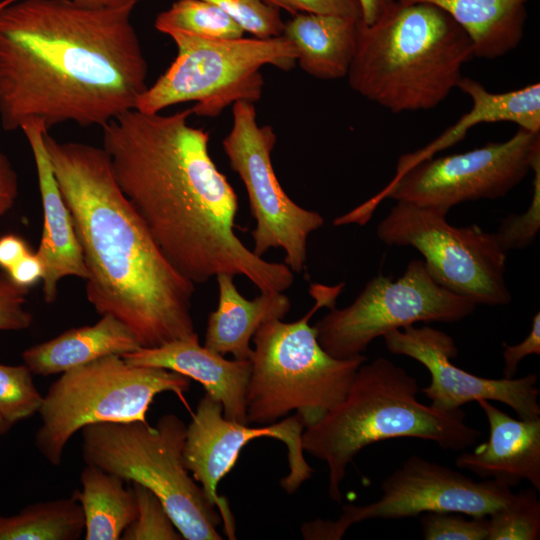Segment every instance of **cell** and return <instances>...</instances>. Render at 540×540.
Listing matches in <instances>:
<instances>
[{"instance_id":"cell-1","label":"cell","mask_w":540,"mask_h":540,"mask_svg":"<svg viewBox=\"0 0 540 540\" xmlns=\"http://www.w3.org/2000/svg\"><path fill=\"white\" fill-rule=\"evenodd\" d=\"M170 115L128 110L102 126L113 176L173 267L192 283L244 276L284 292L294 273L254 254L235 233L238 196L209 153V133Z\"/></svg>"},{"instance_id":"cell-2","label":"cell","mask_w":540,"mask_h":540,"mask_svg":"<svg viewBox=\"0 0 540 540\" xmlns=\"http://www.w3.org/2000/svg\"><path fill=\"white\" fill-rule=\"evenodd\" d=\"M137 3L89 8L72 0L0 6V126L38 120L104 126L135 109L148 64L131 16Z\"/></svg>"},{"instance_id":"cell-3","label":"cell","mask_w":540,"mask_h":540,"mask_svg":"<svg viewBox=\"0 0 540 540\" xmlns=\"http://www.w3.org/2000/svg\"><path fill=\"white\" fill-rule=\"evenodd\" d=\"M84 263L86 298L99 315L123 322L143 348L196 334L195 284L165 257L120 190L102 147L44 133Z\"/></svg>"},{"instance_id":"cell-4","label":"cell","mask_w":540,"mask_h":540,"mask_svg":"<svg viewBox=\"0 0 540 540\" xmlns=\"http://www.w3.org/2000/svg\"><path fill=\"white\" fill-rule=\"evenodd\" d=\"M472 58L471 40L445 11L396 0L374 23H361L347 78L390 112L431 110L457 88Z\"/></svg>"},{"instance_id":"cell-5","label":"cell","mask_w":540,"mask_h":540,"mask_svg":"<svg viewBox=\"0 0 540 540\" xmlns=\"http://www.w3.org/2000/svg\"><path fill=\"white\" fill-rule=\"evenodd\" d=\"M418 381L385 358L358 368L344 399L302 434L304 452L325 461L329 497L341 502L346 468L366 446L393 438L436 442L446 450L472 446L481 432L468 425L460 408L443 410L421 403Z\"/></svg>"},{"instance_id":"cell-6","label":"cell","mask_w":540,"mask_h":540,"mask_svg":"<svg viewBox=\"0 0 540 540\" xmlns=\"http://www.w3.org/2000/svg\"><path fill=\"white\" fill-rule=\"evenodd\" d=\"M345 287L312 283L313 307L295 322L270 319L253 336L254 349L246 393L249 424L269 425L295 411L305 427L323 418L346 396L363 354L339 359L320 345L312 316L335 307Z\"/></svg>"},{"instance_id":"cell-7","label":"cell","mask_w":540,"mask_h":540,"mask_svg":"<svg viewBox=\"0 0 540 540\" xmlns=\"http://www.w3.org/2000/svg\"><path fill=\"white\" fill-rule=\"evenodd\" d=\"M85 464L126 482L138 483L161 501L185 540H221V516L185 466L187 425L164 414L150 426L143 421H108L81 430Z\"/></svg>"},{"instance_id":"cell-8","label":"cell","mask_w":540,"mask_h":540,"mask_svg":"<svg viewBox=\"0 0 540 540\" xmlns=\"http://www.w3.org/2000/svg\"><path fill=\"white\" fill-rule=\"evenodd\" d=\"M190 379L175 371L137 366L109 355L61 374L39 409L34 444L52 466L62 464L70 439L83 427L108 421H143L156 395L176 394L186 404Z\"/></svg>"},{"instance_id":"cell-9","label":"cell","mask_w":540,"mask_h":540,"mask_svg":"<svg viewBox=\"0 0 540 540\" xmlns=\"http://www.w3.org/2000/svg\"><path fill=\"white\" fill-rule=\"evenodd\" d=\"M169 36L177 46V56L138 98L135 109L140 112L160 113L169 106L194 101L192 114L217 117L236 101L254 103L261 98L263 66L289 71L297 64L296 50L283 35L228 40L184 33Z\"/></svg>"},{"instance_id":"cell-10","label":"cell","mask_w":540,"mask_h":540,"mask_svg":"<svg viewBox=\"0 0 540 540\" xmlns=\"http://www.w3.org/2000/svg\"><path fill=\"white\" fill-rule=\"evenodd\" d=\"M540 157V133L518 128L504 142L429 158L394 176L376 196L340 217L343 224H365L384 198L448 212L467 201L507 195L532 171Z\"/></svg>"},{"instance_id":"cell-11","label":"cell","mask_w":540,"mask_h":540,"mask_svg":"<svg viewBox=\"0 0 540 540\" xmlns=\"http://www.w3.org/2000/svg\"><path fill=\"white\" fill-rule=\"evenodd\" d=\"M446 211L397 201L376 229L388 246L418 250L433 278L476 305H506L511 294L505 280L507 252L495 233L478 225L455 227Z\"/></svg>"},{"instance_id":"cell-12","label":"cell","mask_w":540,"mask_h":540,"mask_svg":"<svg viewBox=\"0 0 540 540\" xmlns=\"http://www.w3.org/2000/svg\"><path fill=\"white\" fill-rule=\"evenodd\" d=\"M476 304L439 284L423 260H412L396 280L370 279L355 300L333 307L314 325L322 348L339 359L361 355L370 343L392 330L417 322H457Z\"/></svg>"},{"instance_id":"cell-13","label":"cell","mask_w":540,"mask_h":540,"mask_svg":"<svg viewBox=\"0 0 540 540\" xmlns=\"http://www.w3.org/2000/svg\"><path fill=\"white\" fill-rule=\"evenodd\" d=\"M232 108V127L222 147L245 186L256 221L252 251L262 257L270 249H282L283 263L293 273H302L308 238L325 220L320 213L296 204L282 188L271 157L277 136L270 125L258 124L254 103L239 100Z\"/></svg>"},{"instance_id":"cell-14","label":"cell","mask_w":540,"mask_h":540,"mask_svg":"<svg viewBox=\"0 0 540 540\" xmlns=\"http://www.w3.org/2000/svg\"><path fill=\"white\" fill-rule=\"evenodd\" d=\"M381 497L366 505H344L338 519H316L301 527L304 539L339 540L349 527L370 519L396 520L424 513L488 516L514 495L491 479L474 481L451 468L419 456L409 457L381 484Z\"/></svg>"},{"instance_id":"cell-15","label":"cell","mask_w":540,"mask_h":540,"mask_svg":"<svg viewBox=\"0 0 540 540\" xmlns=\"http://www.w3.org/2000/svg\"><path fill=\"white\" fill-rule=\"evenodd\" d=\"M304 429L297 414L273 424L250 426L225 418L221 403L209 394L205 393L199 400L187 425L185 466L201 484L209 502L218 508L229 539H236L235 520L226 498L217 493L218 483L235 466L243 447L256 438L269 437L281 441L287 448L289 473L280 484L287 493L293 494L314 472L304 457Z\"/></svg>"},{"instance_id":"cell-16","label":"cell","mask_w":540,"mask_h":540,"mask_svg":"<svg viewBox=\"0 0 540 540\" xmlns=\"http://www.w3.org/2000/svg\"><path fill=\"white\" fill-rule=\"evenodd\" d=\"M389 352L410 357L427 368L430 384L422 389L431 405L443 410L460 409L464 404L493 400L512 408L519 419L540 418L538 376L491 379L471 374L451 362L458 349L454 339L430 326H405L383 336Z\"/></svg>"},{"instance_id":"cell-17","label":"cell","mask_w":540,"mask_h":540,"mask_svg":"<svg viewBox=\"0 0 540 540\" xmlns=\"http://www.w3.org/2000/svg\"><path fill=\"white\" fill-rule=\"evenodd\" d=\"M20 129L30 145L37 170L44 219L40 244L35 253L45 269L42 279L44 300L53 303L63 278L74 276L86 280L88 271L71 213L60 192L44 144L47 131L38 120H29Z\"/></svg>"},{"instance_id":"cell-18","label":"cell","mask_w":540,"mask_h":540,"mask_svg":"<svg viewBox=\"0 0 540 540\" xmlns=\"http://www.w3.org/2000/svg\"><path fill=\"white\" fill-rule=\"evenodd\" d=\"M132 365L163 368L193 379L219 401L225 418L249 424L246 393L251 373L250 360H228L200 345L198 334L157 347L139 348L122 356Z\"/></svg>"},{"instance_id":"cell-19","label":"cell","mask_w":540,"mask_h":540,"mask_svg":"<svg viewBox=\"0 0 540 540\" xmlns=\"http://www.w3.org/2000/svg\"><path fill=\"white\" fill-rule=\"evenodd\" d=\"M477 403L486 415L489 438L473 451L460 454L456 466L509 488L527 480L539 492L540 418L517 420L488 400Z\"/></svg>"},{"instance_id":"cell-20","label":"cell","mask_w":540,"mask_h":540,"mask_svg":"<svg viewBox=\"0 0 540 540\" xmlns=\"http://www.w3.org/2000/svg\"><path fill=\"white\" fill-rule=\"evenodd\" d=\"M472 102L470 110L432 142L399 157L395 176L458 143L479 124L511 122L530 132L540 133V83L503 93L489 92L480 82L462 77L457 86Z\"/></svg>"},{"instance_id":"cell-21","label":"cell","mask_w":540,"mask_h":540,"mask_svg":"<svg viewBox=\"0 0 540 540\" xmlns=\"http://www.w3.org/2000/svg\"><path fill=\"white\" fill-rule=\"evenodd\" d=\"M218 305L207 320L204 346L234 359L250 360V341L257 329L270 319H283L291 301L283 292L261 293L254 299L245 298L234 283V276L219 274Z\"/></svg>"},{"instance_id":"cell-22","label":"cell","mask_w":540,"mask_h":540,"mask_svg":"<svg viewBox=\"0 0 540 540\" xmlns=\"http://www.w3.org/2000/svg\"><path fill=\"white\" fill-rule=\"evenodd\" d=\"M362 20L318 13H298L284 22L282 35L294 46L297 64L312 77H347Z\"/></svg>"},{"instance_id":"cell-23","label":"cell","mask_w":540,"mask_h":540,"mask_svg":"<svg viewBox=\"0 0 540 540\" xmlns=\"http://www.w3.org/2000/svg\"><path fill=\"white\" fill-rule=\"evenodd\" d=\"M141 348L133 332L116 317L102 315L93 325L69 329L22 353L33 374H62L109 355L123 356Z\"/></svg>"},{"instance_id":"cell-24","label":"cell","mask_w":540,"mask_h":540,"mask_svg":"<svg viewBox=\"0 0 540 540\" xmlns=\"http://www.w3.org/2000/svg\"><path fill=\"white\" fill-rule=\"evenodd\" d=\"M433 4L468 35L474 57L495 59L519 46L530 0H398Z\"/></svg>"},{"instance_id":"cell-25","label":"cell","mask_w":540,"mask_h":540,"mask_svg":"<svg viewBox=\"0 0 540 540\" xmlns=\"http://www.w3.org/2000/svg\"><path fill=\"white\" fill-rule=\"evenodd\" d=\"M125 480L100 467L85 464L80 474L81 489L72 495L85 519V540H119L137 516L136 497Z\"/></svg>"},{"instance_id":"cell-26","label":"cell","mask_w":540,"mask_h":540,"mask_svg":"<svg viewBox=\"0 0 540 540\" xmlns=\"http://www.w3.org/2000/svg\"><path fill=\"white\" fill-rule=\"evenodd\" d=\"M85 519L70 497L32 503L11 516H0V540H78Z\"/></svg>"},{"instance_id":"cell-27","label":"cell","mask_w":540,"mask_h":540,"mask_svg":"<svg viewBox=\"0 0 540 540\" xmlns=\"http://www.w3.org/2000/svg\"><path fill=\"white\" fill-rule=\"evenodd\" d=\"M154 25L168 36L184 33L206 40L237 39L245 33L231 16L204 0H177L157 15Z\"/></svg>"},{"instance_id":"cell-28","label":"cell","mask_w":540,"mask_h":540,"mask_svg":"<svg viewBox=\"0 0 540 540\" xmlns=\"http://www.w3.org/2000/svg\"><path fill=\"white\" fill-rule=\"evenodd\" d=\"M535 488L526 489L488 515L486 540H538L540 501Z\"/></svg>"},{"instance_id":"cell-29","label":"cell","mask_w":540,"mask_h":540,"mask_svg":"<svg viewBox=\"0 0 540 540\" xmlns=\"http://www.w3.org/2000/svg\"><path fill=\"white\" fill-rule=\"evenodd\" d=\"M42 402L27 365L0 364V416L10 428L38 413Z\"/></svg>"},{"instance_id":"cell-30","label":"cell","mask_w":540,"mask_h":540,"mask_svg":"<svg viewBox=\"0 0 540 540\" xmlns=\"http://www.w3.org/2000/svg\"><path fill=\"white\" fill-rule=\"evenodd\" d=\"M137 516L122 533L123 540H182L170 515L159 498L148 488L131 483Z\"/></svg>"},{"instance_id":"cell-31","label":"cell","mask_w":540,"mask_h":540,"mask_svg":"<svg viewBox=\"0 0 540 540\" xmlns=\"http://www.w3.org/2000/svg\"><path fill=\"white\" fill-rule=\"evenodd\" d=\"M231 16L242 29L257 38L282 35L284 21L280 10L262 0H204Z\"/></svg>"},{"instance_id":"cell-32","label":"cell","mask_w":540,"mask_h":540,"mask_svg":"<svg viewBox=\"0 0 540 540\" xmlns=\"http://www.w3.org/2000/svg\"><path fill=\"white\" fill-rule=\"evenodd\" d=\"M532 171L534 178L530 206L523 214L508 216L495 233L506 252L531 245L540 229V157L534 161Z\"/></svg>"},{"instance_id":"cell-33","label":"cell","mask_w":540,"mask_h":540,"mask_svg":"<svg viewBox=\"0 0 540 540\" xmlns=\"http://www.w3.org/2000/svg\"><path fill=\"white\" fill-rule=\"evenodd\" d=\"M425 540H486L488 517L466 519L453 513H424L420 517Z\"/></svg>"},{"instance_id":"cell-34","label":"cell","mask_w":540,"mask_h":540,"mask_svg":"<svg viewBox=\"0 0 540 540\" xmlns=\"http://www.w3.org/2000/svg\"><path fill=\"white\" fill-rule=\"evenodd\" d=\"M29 288L17 285L3 271L0 272V331L28 329L33 315L27 309Z\"/></svg>"},{"instance_id":"cell-35","label":"cell","mask_w":540,"mask_h":540,"mask_svg":"<svg viewBox=\"0 0 540 540\" xmlns=\"http://www.w3.org/2000/svg\"><path fill=\"white\" fill-rule=\"evenodd\" d=\"M285 10L292 16L298 13L332 14L362 20L358 0H262Z\"/></svg>"},{"instance_id":"cell-36","label":"cell","mask_w":540,"mask_h":540,"mask_svg":"<svg viewBox=\"0 0 540 540\" xmlns=\"http://www.w3.org/2000/svg\"><path fill=\"white\" fill-rule=\"evenodd\" d=\"M503 375L504 378H513L519 363L528 355L540 354V313L537 312L532 319V326L527 337L516 345L503 343Z\"/></svg>"},{"instance_id":"cell-37","label":"cell","mask_w":540,"mask_h":540,"mask_svg":"<svg viewBox=\"0 0 540 540\" xmlns=\"http://www.w3.org/2000/svg\"><path fill=\"white\" fill-rule=\"evenodd\" d=\"M18 191L17 173L0 145V218L14 206Z\"/></svg>"},{"instance_id":"cell-38","label":"cell","mask_w":540,"mask_h":540,"mask_svg":"<svg viewBox=\"0 0 540 540\" xmlns=\"http://www.w3.org/2000/svg\"><path fill=\"white\" fill-rule=\"evenodd\" d=\"M17 285L29 288L43 279L45 269L43 262L36 253H28L7 272Z\"/></svg>"},{"instance_id":"cell-39","label":"cell","mask_w":540,"mask_h":540,"mask_svg":"<svg viewBox=\"0 0 540 540\" xmlns=\"http://www.w3.org/2000/svg\"><path fill=\"white\" fill-rule=\"evenodd\" d=\"M25 240L15 234L0 237V268L7 272L20 259L30 253Z\"/></svg>"},{"instance_id":"cell-40","label":"cell","mask_w":540,"mask_h":540,"mask_svg":"<svg viewBox=\"0 0 540 540\" xmlns=\"http://www.w3.org/2000/svg\"><path fill=\"white\" fill-rule=\"evenodd\" d=\"M361 8L362 22L365 25L374 23L383 12L396 0H358Z\"/></svg>"},{"instance_id":"cell-41","label":"cell","mask_w":540,"mask_h":540,"mask_svg":"<svg viewBox=\"0 0 540 540\" xmlns=\"http://www.w3.org/2000/svg\"><path fill=\"white\" fill-rule=\"evenodd\" d=\"M18 0H1L0 6H5ZM75 3L89 8H116L130 3H139L141 0H72Z\"/></svg>"},{"instance_id":"cell-42","label":"cell","mask_w":540,"mask_h":540,"mask_svg":"<svg viewBox=\"0 0 540 540\" xmlns=\"http://www.w3.org/2000/svg\"><path fill=\"white\" fill-rule=\"evenodd\" d=\"M11 428L3 421V419L0 416V439L1 437L6 434Z\"/></svg>"}]
</instances>
